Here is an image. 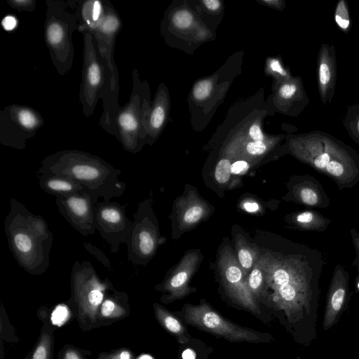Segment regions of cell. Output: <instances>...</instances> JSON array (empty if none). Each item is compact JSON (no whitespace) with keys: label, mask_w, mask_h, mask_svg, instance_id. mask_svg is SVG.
<instances>
[{"label":"cell","mask_w":359,"mask_h":359,"mask_svg":"<svg viewBox=\"0 0 359 359\" xmlns=\"http://www.w3.org/2000/svg\"><path fill=\"white\" fill-rule=\"evenodd\" d=\"M182 314L184 321L190 325L231 342L265 343L273 339L269 333L242 327L231 323L206 302L185 305Z\"/></svg>","instance_id":"obj_8"},{"label":"cell","mask_w":359,"mask_h":359,"mask_svg":"<svg viewBox=\"0 0 359 359\" xmlns=\"http://www.w3.org/2000/svg\"><path fill=\"white\" fill-rule=\"evenodd\" d=\"M219 271L223 285L237 304L251 313L260 315L257 301L250 292L246 276L230 249H224L220 257Z\"/></svg>","instance_id":"obj_13"},{"label":"cell","mask_w":359,"mask_h":359,"mask_svg":"<svg viewBox=\"0 0 359 359\" xmlns=\"http://www.w3.org/2000/svg\"><path fill=\"white\" fill-rule=\"evenodd\" d=\"M17 21L13 16L8 15L2 20V25L6 30H11L15 27Z\"/></svg>","instance_id":"obj_41"},{"label":"cell","mask_w":359,"mask_h":359,"mask_svg":"<svg viewBox=\"0 0 359 359\" xmlns=\"http://www.w3.org/2000/svg\"><path fill=\"white\" fill-rule=\"evenodd\" d=\"M334 20L337 26L345 33L351 29V19L348 7L344 0H340L336 5Z\"/></svg>","instance_id":"obj_25"},{"label":"cell","mask_w":359,"mask_h":359,"mask_svg":"<svg viewBox=\"0 0 359 359\" xmlns=\"http://www.w3.org/2000/svg\"><path fill=\"white\" fill-rule=\"evenodd\" d=\"M71 280L80 317L94 321L110 283L107 278L101 280L92 264L86 260L74 262Z\"/></svg>","instance_id":"obj_9"},{"label":"cell","mask_w":359,"mask_h":359,"mask_svg":"<svg viewBox=\"0 0 359 359\" xmlns=\"http://www.w3.org/2000/svg\"><path fill=\"white\" fill-rule=\"evenodd\" d=\"M69 311L64 304L57 306L51 314L52 323L57 326L62 325L68 319Z\"/></svg>","instance_id":"obj_29"},{"label":"cell","mask_w":359,"mask_h":359,"mask_svg":"<svg viewBox=\"0 0 359 359\" xmlns=\"http://www.w3.org/2000/svg\"><path fill=\"white\" fill-rule=\"evenodd\" d=\"M133 89L128 102L119 109L116 119V138L123 149L130 153L137 152L142 143V122L144 111L143 84L138 72L133 68Z\"/></svg>","instance_id":"obj_11"},{"label":"cell","mask_w":359,"mask_h":359,"mask_svg":"<svg viewBox=\"0 0 359 359\" xmlns=\"http://www.w3.org/2000/svg\"><path fill=\"white\" fill-rule=\"evenodd\" d=\"M238 258L239 264L245 275L252 270L255 262L258 259L255 251L247 245H240L238 248Z\"/></svg>","instance_id":"obj_24"},{"label":"cell","mask_w":359,"mask_h":359,"mask_svg":"<svg viewBox=\"0 0 359 359\" xmlns=\"http://www.w3.org/2000/svg\"><path fill=\"white\" fill-rule=\"evenodd\" d=\"M96 230L110 246L112 252H117L121 244H127L133 222L128 219L125 207L111 201L98 202L93 206Z\"/></svg>","instance_id":"obj_12"},{"label":"cell","mask_w":359,"mask_h":359,"mask_svg":"<svg viewBox=\"0 0 359 359\" xmlns=\"http://www.w3.org/2000/svg\"><path fill=\"white\" fill-rule=\"evenodd\" d=\"M8 6L19 12H34L36 8V0H6Z\"/></svg>","instance_id":"obj_30"},{"label":"cell","mask_w":359,"mask_h":359,"mask_svg":"<svg viewBox=\"0 0 359 359\" xmlns=\"http://www.w3.org/2000/svg\"><path fill=\"white\" fill-rule=\"evenodd\" d=\"M249 134L255 142H262L264 137L258 125H252L250 128Z\"/></svg>","instance_id":"obj_39"},{"label":"cell","mask_w":359,"mask_h":359,"mask_svg":"<svg viewBox=\"0 0 359 359\" xmlns=\"http://www.w3.org/2000/svg\"><path fill=\"white\" fill-rule=\"evenodd\" d=\"M193 22L192 15L187 11H179L172 17L173 24L178 28L189 27Z\"/></svg>","instance_id":"obj_31"},{"label":"cell","mask_w":359,"mask_h":359,"mask_svg":"<svg viewBox=\"0 0 359 359\" xmlns=\"http://www.w3.org/2000/svg\"><path fill=\"white\" fill-rule=\"evenodd\" d=\"M51 339L47 333H43L34 351L32 359H50Z\"/></svg>","instance_id":"obj_26"},{"label":"cell","mask_w":359,"mask_h":359,"mask_svg":"<svg viewBox=\"0 0 359 359\" xmlns=\"http://www.w3.org/2000/svg\"><path fill=\"white\" fill-rule=\"evenodd\" d=\"M247 151L252 155H260L265 152L266 145L262 142H251L247 144Z\"/></svg>","instance_id":"obj_35"},{"label":"cell","mask_w":359,"mask_h":359,"mask_svg":"<svg viewBox=\"0 0 359 359\" xmlns=\"http://www.w3.org/2000/svg\"><path fill=\"white\" fill-rule=\"evenodd\" d=\"M55 197L59 212L74 229L85 236L95 233L94 203L88 194L81 191Z\"/></svg>","instance_id":"obj_14"},{"label":"cell","mask_w":359,"mask_h":359,"mask_svg":"<svg viewBox=\"0 0 359 359\" xmlns=\"http://www.w3.org/2000/svg\"><path fill=\"white\" fill-rule=\"evenodd\" d=\"M39 174H52L69 177L82 186L94 205L120 197L126 186L119 180L121 170L100 157L76 149L58 151L41 161Z\"/></svg>","instance_id":"obj_2"},{"label":"cell","mask_w":359,"mask_h":359,"mask_svg":"<svg viewBox=\"0 0 359 359\" xmlns=\"http://www.w3.org/2000/svg\"><path fill=\"white\" fill-rule=\"evenodd\" d=\"M39 184L43 191L55 196L83 191L82 186L73 180L52 174H39Z\"/></svg>","instance_id":"obj_19"},{"label":"cell","mask_w":359,"mask_h":359,"mask_svg":"<svg viewBox=\"0 0 359 359\" xmlns=\"http://www.w3.org/2000/svg\"><path fill=\"white\" fill-rule=\"evenodd\" d=\"M101 314L106 318L119 317L125 313V310L111 299H105L100 308Z\"/></svg>","instance_id":"obj_27"},{"label":"cell","mask_w":359,"mask_h":359,"mask_svg":"<svg viewBox=\"0 0 359 359\" xmlns=\"http://www.w3.org/2000/svg\"><path fill=\"white\" fill-rule=\"evenodd\" d=\"M63 359H84L76 350L69 348L64 353Z\"/></svg>","instance_id":"obj_43"},{"label":"cell","mask_w":359,"mask_h":359,"mask_svg":"<svg viewBox=\"0 0 359 359\" xmlns=\"http://www.w3.org/2000/svg\"><path fill=\"white\" fill-rule=\"evenodd\" d=\"M84 246L86 248L91 252L94 256L96 255L97 258L100 260V262H102V263L107 267H110V264L107 258L104 256L103 252L97 248L95 246H93L91 245V243H85Z\"/></svg>","instance_id":"obj_36"},{"label":"cell","mask_w":359,"mask_h":359,"mask_svg":"<svg viewBox=\"0 0 359 359\" xmlns=\"http://www.w3.org/2000/svg\"><path fill=\"white\" fill-rule=\"evenodd\" d=\"M356 286L358 290H359V277L357 278Z\"/></svg>","instance_id":"obj_47"},{"label":"cell","mask_w":359,"mask_h":359,"mask_svg":"<svg viewBox=\"0 0 359 359\" xmlns=\"http://www.w3.org/2000/svg\"><path fill=\"white\" fill-rule=\"evenodd\" d=\"M343 125L352 140L359 145V104L348 107Z\"/></svg>","instance_id":"obj_23"},{"label":"cell","mask_w":359,"mask_h":359,"mask_svg":"<svg viewBox=\"0 0 359 359\" xmlns=\"http://www.w3.org/2000/svg\"><path fill=\"white\" fill-rule=\"evenodd\" d=\"M155 315L161 325L173 334L180 344H185L190 339V335L182 323L172 313L162 306L154 304Z\"/></svg>","instance_id":"obj_21"},{"label":"cell","mask_w":359,"mask_h":359,"mask_svg":"<svg viewBox=\"0 0 359 359\" xmlns=\"http://www.w3.org/2000/svg\"><path fill=\"white\" fill-rule=\"evenodd\" d=\"M299 88L297 83H287L282 85L279 89L280 96L285 100H290L296 95Z\"/></svg>","instance_id":"obj_34"},{"label":"cell","mask_w":359,"mask_h":359,"mask_svg":"<svg viewBox=\"0 0 359 359\" xmlns=\"http://www.w3.org/2000/svg\"><path fill=\"white\" fill-rule=\"evenodd\" d=\"M351 235L353 245L356 253L355 264L357 265V267L359 269V233L356 231V229L352 228L351 229Z\"/></svg>","instance_id":"obj_37"},{"label":"cell","mask_w":359,"mask_h":359,"mask_svg":"<svg viewBox=\"0 0 359 359\" xmlns=\"http://www.w3.org/2000/svg\"><path fill=\"white\" fill-rule=\"evenodd\" d=\"M324 264L320 251L300 245L290 252L267 257V284L273 290L271 300L284 311L289 320L310 311L318 294Z\"/></svg>","instance_id":"obj_1"},{"label":"cell","mask_w":359,"mask_h":359,"mask_svg":"<svg viewBox=\"0 0 359 359\" xmlns=\"http://www.w3.org/2000/svg\"><path fill=\"white\" fill-rule=\"evenodd\" d=\"M348 271L341 264L334 267L329 285L325 310L323 317V329L328 330L339 319L348 295Z\"/></svg>","instance_id":"obj_15"},{"label":"cell","mask_w":359,"mask_h":359,"mask_svg":"<svg viewBox=\"0 0 359 359\" xmlns=\"http://www.w3.org/2000/svg\"><path fill=\"white\" fill-rule=\"evenodd\" d=\"M138 359H153V358L148 355H142Z\"/></svg>","instance_id":"obj_46"},{"label":"cell","mask_w":359,"mask_h":359,"mask_svg":"<svg viewBox=\"0 0 359 359\" xmlns=\"http://www.w3.org/2000/svg\"><path fill=\"white\" fill-rule=\"evenodd\" d=\"M203 214V209L199 205L189 208L184 215V221L187 224H193L198 221Z\"/></svg>","instance_id":"obj_33"},{"label":"cell","mask_w":359,"mask_h":359,"mask_svg":"<svg viewBox=\"0 0 359 359\" xmlns=\"http://www.w3.org/2000/svg\"><path fill=\"white\" fill-rule=\"evenodd\" d=\"M133 222V229L127 243L128 261L140 264L150 257L156 248V238L148 220L138 208Z\"/></svg>","instance_id":"obj_16"},{"label":"cell","mask_w":359,"mask_h":359,"mask_svg":"<svg viewBox=\"0 0 359 359\" xmlns=\"http://www.w3.org/2000/svg\"><path fill=\"white\" fill-rule=\"evenodd\" d=\"M205 7L211 11L217 10L220 6V2L217 0H203Z\"/></svg>","instance_id":"obj_44"},{"label":"cell","mask_w":359,"mask_h":359,"mask_svg":"<svg viewBox=\"0 0 359 359\" xmlns=\"http://www.w3.org/2000/svg\"><path fill=\"white\" fill-rule=\"evenodd\" d=\"M293 153L316 172L331 178L339 190L359 182V154L334 136L319 130L294 140Z\"/></svg>","instance_id":"obj_4"},{"label":"cell","mask_w":359,"mask_h":359,"mask_svg":"<svg viewBox=\"0 0 359 359\" xmlns=\"http://www.w3.org/2000/svg\"><path fill=\"white\" fill-rule=\"evenodd\" d=\"M267 256L259 257L246 277L250 292L256 300L265 298L267 284Z\"/></svg>","instance_id":"obj_20"},{"label":"cell","mask_w":359,"mask_h":359,"mask_svg":"<svg viewBox=\"0 0 359 359\" xmlns=\"http://www.w3.org/2000/svg\"><path fill=\"white\" fill-rule=\"evenodd\" d=\"M317 81L320 100L326 105L332 100L337 82L336 52L332 44L320 46L317 57Z\"/></svg>","instance_id":"obj_17"},{"label":"cell","mask_w":359,"mask_h":359,"mask_svg":"<svg viewBox=\"0 0 359 359\" xmlns=\"http://www.w3.org/2000/svg\"><path fill=\"white\" fill-rule=\"evenodd\" d=\"M271 68L273 72H277L282 76H287L286 71L282 67L278 60H273L271 62Z\"/></svg>","instance_id":"obj_42"},{"label":"cell","mask_w":359,"mask_h":359,"mask_svg":"<svg viewBox=\"0 0 359 359\" xmlns=\"http://www.w3.org/2000/svg\"><path fill=\"white\" fill-rule=\"evenodd\" d=\"M41 114L35 109L12 104L0 111V143L16 149H23L44 125Z\"/></svg>","instance_id":"obj_10"},{"label":"cell","mask_w":359,"mask_h":359,"mask_svg":"<svg viewBox=\"0 0 359 359\" xmlns=\"http://www.w3.org/2000/svg\"><path fill=\"white\" fill-rule=\"evenodd\" d=\"M103 15L95 25L79 30H86L93 36L97 53L109 76L110 82L109 94L103 104V112L100 124L104 128L115 126V119L121 108L118 96L119 91V76L114 61V46L116 36L122 28L121 19L109 0H102Z\"/></svg>","instance_id":"obj_5"},{"label":"cell","mask_w":359,"mask_h":359,"mask_svg":"<svg viewBox=\"0 0 359 359\" xmlns=\"http://www.w3.org/2000/svg\"><path fill=\"white\" fill-rule=\"evenodd\" d=\"M101 359H131V355L129 351L126 350H122L104 355Z\"/></svg>","instance_id":"obj_40"},{"label":"cell","mask_w":359,"mask_h":359,"mask_svg":"<svg viewBox=\"0 0 359 359\" xmlns=\"http://www.w3.org/2000/svg\"><path fill=\"white\" fill-rule=\"evenodd\" d=\"M44 22V39L57 72L63 76L73 66L74 48L72 34L78 31L75 13L62 0H47Z\"/></svg>","instance_id":"obj_6"},{"label":"cell","mask_w":359,"mask_h":359,"mask_svg":"<svg viewBox=\"0 0 359 359\" xmlns=\"http://www.w3.org/2000/svg\"><path fill=\"white\" fill-rule=\"evenodd\" d=\"M4 221L8 245L19 265L27 273L41 274L50 266L53 233L46 221L14 198Z\"/></svg>","instance_id":"obj_3"},{"label":"cell","mask_w":359,"mask_h":359,"mask_svg":"<svg viewBox=\"0 0 359 359\" xmlns=\"http://www.w3.org/2000/svg\"><path fill=\"white\" fill-rule=\"evenodd\" d=\"M212 89V83L209 80H203L198 82L193 90L194 96L197 100H204L210 95Z\"/></svg>","instance_id":"obj_32"},{"label":"cell","mask_w":359,"mask_h":359,"mask_svg":"<svg viewBox=\"0 0 359 359\" xmlns=\"http://www.w3.org/2000/svg\"><path fill=\"white\" fill-rule=\"evenodd\" d=\"M249 167L245 161H237L231 164V174L238 175L245 171Z\"/></svg>","instance_id":"obj_38"},{"label":"cell","mask_w":359,"mask_h":359,"mask_svg":"<svg viewBox=\"0 0 359 359\" xmlns=\"http://www.w3.org/2000/svg\"><path fill=\"white\" fill-rule=\"evenodd\" d=\"M83 64L81 82L79 93V102L86 118L95 111L99 100L102 102L109 96L110 82L109 76L97 53L93 35L83 30Z\"/></svg>","instance_id":"obj_7"},{"label":"cell","mask_w":359,"mask_h":359,"mask_svg":"<svg viewBox=\"0 0 359 359\" xmlns=\"http://www.w3.org/2000/svg\"><path fill=\"white\" fill-rule=\"evenodd\" d=\"M292 223L302 230L323 232L327 229L331 220L314 210H304L292 216Z\"/></svg>","instance_id":"obj_22"},{"label":"cell","mask_w":359,"mask_h":359,"mask_svg":"<svg viewBox=\"0 0 359 359\" xmlns=\"http://www.w3.org/2000/svg\"><path fill=\"white\" fill-rule=\"evenodd\" d=\"M231 163L228 159H222L216 165L215 177L217 182L224 184L227 182L231 175Z\"/></svg>","instance_id":"obj_28"},{"label":"cell","mask_w":359,"mask_h":359,"mask_svg":"<svg viewBox=\"0 0 359 359\" xmlns=\"http://www.w3.org/2000/svg\"><path fill=\"white\" fill-rule=\"evenodd\" d=\"M290 194L293 200L306 206L326 208L330 205V200L321 183L309 175L298 176L292 180Z\"/></svg>","instance_id":"obj_18"},{"label":"cell","mask_w":359,"mask_h":359,"mask_svg":"<svg viewBox=\"0 0 359 359\" xmlns=\"http://www.w3.org/2000/svg\"><path fill=\"white\" fill-rule=\"evenodd\" d=\"M245 210L248 212H252L259 210V205L256 203L247 202L243 205Z\"/></svg>","instance_id":"obj_45"}]
</instances>
